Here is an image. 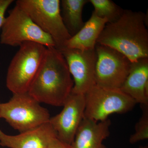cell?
<instances>
[{
	"label": "cell",
	"mask_w": 148,
	"mask_h": 148,
	"mask_svg": "<svg viewBox=\"0 0 148 148\" xmlns=\"http://www.w3.org/2000/svg\"><path fill=\"white\" fill-rule=\"evenodd\" d=\"M59 51L65 58L69 72L73 79L72 92L85 95L96 85L97 55L95 49L81 50L66 47Z\"/></svg>",
	"instance_id": "9"
},
{
	"label": "cell",
	"mask_w": 148,
	"mask_h": 148,
	"mask_svg": "<svg viewBox=\"0 0 148 148\" xmlns=\"http://www.w3.org/2000/svg\"><path fill=\"white\" fill-rule=\"evenodd\" d=\"M18 6L44 32L49 35L55 48L61 50L71 38L61 17L59 0H17Z\"/></svg>",
	"instance_id": "5"
},
{
	"label": "cell",
	"mask_w": 148,
	"mask_h": 148,
	"mask_svg": "<svg viewBox=\"0 0 148 148\" xmlns=\"http://www.w3.org/2000/svg\"><path fill=\"white\" fill-rule=\"evenodd\" d=\"M147 19L142 12L124 10L118 20L106 24L97 44L117 51L132 63L148 58Z\"/></svg>",
	"instance_id": "1"
},
{
	"label": "cell",
	"mask_w": 148,
	"mask_h": 148,
	"mask_svg": "<svg viewBox=\"0 0 148 148\" xmlns=\"http://www.w3.org/2000/svg\"><path fill=\"white\" fill-rule=\"evenodd\" d=\"M84 117L96 122L108 119L114 114L132 110L137 103L120 89L94 86L85 94Z\"/></svg>",
	"instance_id": "6"
},
{
	"label": "cell",
	"mask_w": 148,
	"mask_h": 148,
	"mask_svg": "<svg viewBox=\"0 0 148 148\" xmlns=\"http://www.w3.org/2000/svg\"><path fill=\"white\" fill-rule=\"evenodd\" d=\"M56 137L49 122L17 135H8L0 130V145L9 148H47Z\"/></svg>",
	"instance_id": "11"
},
{
	"label": "cell",
	"mask_w": 148,
	"mask_h": 148,
	"mask_svg": "<svg viewBox=\"0 0 148 148\" xmlns=\"http://www.w3.org/2000/svg\"><path fill=\"white\" fill-rule=\"evenodd\" d=\"M47 148H71V146L62 142L56 137L51 140Z\"/></svg>",
	"instance_id": "19"
},
{
	"label": "cell",
	"mask_w": 148,
	"mask_h": 148,
	"mask_svg": "<svg viewBox=\"0 0 148 148\" xmlns=\"http://www.w3.org/2000/svg\"><path fill=\"white\" fill-rule=\"evenodd\" d=\"M110 120L96 122L84 117L71 148H108L103 144L110 136Z\"/></svg>",
	"instance_id": "12"
},
{
	"label": "cell",
	"mask_w": 148,
	"mask_h": 148,
	"mask_svg": "<svg viewBox=\"0 0 148 148\" xmlns=\"http://www.w3.org/2000/svg\"><path fill=\"white\" fill-rule=\"evenodd\" d=\"M60 113L51 117L49 123L55 130L57 138L71 146L84 117V95L71 92Z\"/></svg>",
	"instance_id": "10"
},
{
	"label": "cell",
	"mask_w": 148,
	"mask_h": 148,
	"mask_svg": "<svg viewBox=\"0 0 148 148\" xmlns=\"http://www.w3.org/2000/svg\"><path fill=\"white\" fill-rule=\"evenodd\" d=\"M108 23L106 19L100 18L92 12L88 21L85 22L79 32L68 41L65 48L81 50L95 49L97 40Z\"/></svg>",
	"instance_id": "14"
},
{
	"label": "cell",
	"mask_w": 148,
	"mask_h": 148,
	"mask_svg": "<svg viewBox=\"0 0 148 148\" xmlns=\"http://www.w3.org/2000/svg\"><path fill=\"white\" fill-rule=\"evenodd\" d=\"M13 2V0H0V29L5 20L6 11Z\"/></svg>",
	"instance_id": "18"
},
{
	"label": "cell",
	"mask_w": 148,
	"mask_h": 148,
	"mask_svg": "<svg viewBox=\"0 0 148 148\" xmlns=\"http://www.w3.org/2000/svg\"><path fill=\"white\" fill-rule=\"evenodd\" d=\"M47 49L44 45L32 42L19 46L9 66L6 80L7 87L13 94L28 92Z\"/></svg>",
	"instance_id": "3"
},
{
	"label": "cell",
	"mask_w": 148,
	"mask_h": 148,
	"mask_svg": "<svg viewBox=\"0 0 148 148\" xmlns=\"http://www.w3.org/2000/svg\"><path fill=\"white\" fill-rule=\"evenodd\" d=\"M88 0H62L60 1L61 17L71 36H75L83 27L82 11Z\"/></svg>",
	"instance_id": "15"
},
{
	"label": "cell",
	"mask_w": 148,
	"mask_h": 148,
	"mask_svg": "<svg viewBox=\"0 0 148 148\" xmlns=\"http://www.w3.org/2000/svg\"><path fill=\"white\" fill-rule=\"evenodd\" d=\"M142 116L135 126V132L130 135L129 143L135 144L148 139V105H141Z\"/></svg>",
	"instance_id": "17"
},
{
	"label": "cell",
	"mask_w": 148,
	"mask_h": 148,
	"mask_svg": "<svg viewBox=\"0 0 148 148\" xmlns=\"http://www.w3.org/2000/svg\"><path fill=\"white\" fill-rule=\"evenodd\" d=\"M27 42L55 47L53 39L34 23L27 13L16 5L9 11L1 28L0 42L12 47L20 46Z\"/></svg>",
	"instance_id": "7"
},
{
	"label": "cell",
	"mask_w": 148,
	"mask_h": 148,
	"mask_svg": "<svg viewBox=\"0 0 148 148\" xmlns=\"http://www.w3.org/2000/svg\"><path fill=\"white\" fill-rule=\"evenodd\" d=\"M0 118H1V116H0Z\"/></svg>",
	"instance_id": "21"
},
{
	"label": "cell",
	"mask_w": 148,
	"mask_h": 148,
	"mask_svg": "<svg viewBox=\"0 0 148 148\" xmlns=\"http://www.w3.org/2000/svg\"><path fill=\"white\" fill-rule=\"evenodd\" d=\"M95 67L96 85L120 89L129 73L132 62L125 56L113 49L96 44Z\"/></svg>",
	"instance_id": "8"
},
{
	"label": "cell",
	"mask_w": 148,
	"mask_h": 148,
	"mask_svg": "<svg viewBox=\"0 0 148 148\" xmlns=\"http://www.w3.org/2000/svg\"><path fill=\"white\" fill-rule=\"evenodd\" d=\"M120 89L137 104L148 105V58H141L132 63Z\"/></svg>",
	"instance_id": "13"
},
{
	"label": "cell",
	"mask_w": 148,
	"mask_h": 148,
	"mask_svg": "<svg viewBox=\"0 0 148 148\" xmlns=\"http://www.w3.org/2000/svg\"><path fill=\"white\" fill-rule=\"evenodd\" d=\"M73 80L61 51L47 47L41 65L28 92L40 103L63 106L72 92Z\"/></svg>",
	"instance_id": "2"
},
{
	"label": "cell",
	"mask_w": 148,
	"mask_h": 148,
	"mask_svg": "<svg viewBox=\"0 0 148 148\" xmlns=\"http://www.w3.org/2000/svg\"><path fill=\"white\" fill-rule=\"evenodd\" d=\"M138 148H148V147L147 146H140Z\"/></svg>",
	"instance_id": "20"
},
{
	"label": "cell",
	"mask_w": 148,
	"mask_h": 148,
	"mask_svg": "<svg viewBox=\"0 0 148 148\" xmlns=\"http://www.w3.org/2000/svg\"><path fill=\"white\" fill-rule=\"evenodd\" d=\"M0 116L20 133L49 122L51 118L47 109L28 92L14 93L8 102L0 103Z\"/></svg>",
	"instance_id": "4"
},
{
	"label": "cell",
	"mask_w": 148,
	"mask_h": 148,
	"mask_svg": "<svg viewBox=\"0 0 148 148\" xmlns=\"http://www.w3.org/2000/svg\"><path fill=\"white\" fill-rule=\"evenodd\" d=\"M94 8L93 11L97 16L105 18L108 23H112L118 20L124 10L111 0H89Z\"/></svg>",
	"instance_id": "16"
}]
</instances>
